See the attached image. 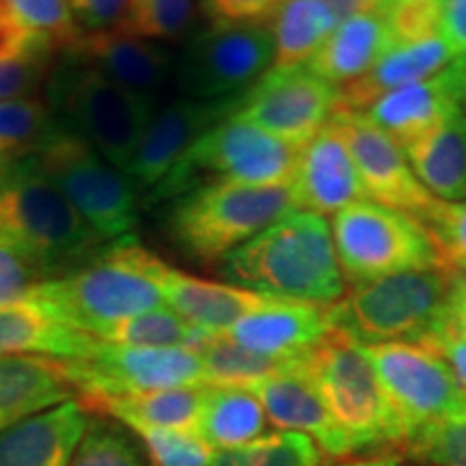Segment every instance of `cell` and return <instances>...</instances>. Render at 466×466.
Instances as JSON below:
<instances>
[{"label":"cell","mask_w":466,"mask_h":466,"mask_svg":"<svg viewBox=\"0 0 466 466\" xmlns=\"http://www.w3.org/2000/svg\"><path fill=\"white\" fill-rule=\"evenodd\" d=\"M220 275L272 299L335 305L346 294L329 220L307 209L289 212L227 255Z\"/></svg>","instance_id":"obj_1"},{"label":"cell","mask_w":466,"mask_h":466,"mask_svg":"<svg viewBox=\"0 0 466 466\" xmlns=\"http://www.w3.org/2000/svg\"><path fill=\"white\" fill-rule=\"evenodd\" d=\"M168 268L137 238H126L110 242L89 264L42 283L31 299L61 322L100 339L116 322L162 307Z\"/></svg>","instance_id":"obj_2"},{"label":"cell","mask_w":466,"mask_h":466,"mask_svg":"<svg viewBox=\"0 0 466 466\" xmlns=\"http://www.w3.org/2000/svg\"><path fill=\"white\" fill-rule=\"evenodd\" d=\"M0 242L28 255L48 281L89 264L110 244L33 156L0 168Z\"/></svg>","instance_id":"obj_3"},{"label":"cell","mask_w":466,"mask_h":466,"mask_svg":"<svg viewBox=\"0 0 466 466\" xmlns=\"http://www.w3.org/2000/svg\"><path fill=\"white\" fill-rule=\"evenodd\" d=\"M296 209L294 182L209 184L168 201L162 227L184 258L212 266Z\"/></svg>","instance_id":"obj_4"},{"label":"cell","mask_w":466,"mask_h":466,"mask_svg":"<svg viewBox=\"0 0 466 466\" xmlns=\"http://www.w3.org/2000/svg\"><path fill=\"white\" fill-rule=\"evenodd\" d=\"M56 121L126 173L158 100L138 96L58 50L44 89Z\"/></svg>","instance_id":"obj_5"},{"label":"cell","mask_w":466,"mask_h":466,"mask_svg":"<svg viewBox=\"0 0 466 466\" xmlns=\"http://www.w3.org/2000/svg\"><path fill=\"white\" fill-rule=\"evenodd\" d=\"M453 275L423 268L354 283L330 305V329L359 346L423 343L445 322Z\"/></svg>","instance_id":"obj_6"},{"label":"cell","mask_w":466,"mask_h":466,"mask_svg":"<svg viewBox=\"0 0 466 466\" xmlns=\"http://www.w3.org/2000/svg\"><path fill=\"white\" fill-rule=\"evenodd\" d=\"M299 371L313 384L354 453L401 445L408 434L359 343L330 329L299 357Z\"/></svg>","instance_id":"obj_7"},{"label":"cell","mask_w":466,"mask_h":466,"mask_svg":"<svg viewBox=\"0 0 466 466\" xmlns=\"http://www.w3.org/2000/svg\"><path fill=\"white\" fill-rule=\"evenodd\" d=\"M299 156L294 145L229 115L186 149L143 206L168 203L209 184H288L294 179Z\"/></svg>","instance_id":"obj_8"},{"label":"cell","mask_w":466,"mask_h":466,"mask_svg":"<svg viewBox=\"0 0 466 466\" xmlns=\"http://www.w3.org/2000/svg\"><path fill=\"white\" fill-rule=\"evenodd\" d=\"M31 156L104 240L134 238L141 201L137 186L121 168L58 121Z\"/></svg>","instance_id":"obj_9"},{"label":"cell","mask_w":466,"mask_h":466,"mask_svg":"<svg viewBox=\"0 0 466 466\" xmlns=\"http://www.w3.org/2000/svg\"><path fill=\"white\" fill-rule=\"evenodd\" d=\"M333 242L348 281L423 268H442L432 233L421 220L376 201H359L333 217Z\"/></svg>","instance_id":"obj_10"},{"label":"cell","mask_w":466,"mask_h":466,"mask_svg":"<svg viewBox=\"0 0 466 466\" xmlns=\"http://www.w3.org/2000/svg\"><path fill=\"white\" fill-rule=\"evenodd\" d=\"M275 39L270 26L209 25L175 56L173 80L182 97L236 102L272 67Z\"/></svg>","instance_id":"obj_11"},{"label":"cell","mask_w":466,"mask_h":466,"mask_svg":"<svg viewBox=\"0 0 466 466\" xmlns=\"http://www.w3.org/2000/svg\"><path fill=\"white\" fill-rule=\"evenodd\" d=\"M63 365L78 393L89 400L206 384L201 357L192 348L119 346L97 339L86 357Z\"/></svg>","instance_id":"obj_12"},{"label":"cell","mask_w":466,"mask_h":466,"mask_svg":"<svg viewBox=\"0 0 466 466\" xmlns=\"http://www.w3.org/2000/svg\"><path fill=\"white\" fill-rule=\"evenodd\" d=\"M360 350L374 367L408 439L423 425L466 410V393L434 350L421 343H378Z\"/></svg>","instance_id":"obj_13"},{"label":"cell","mask_w":466,"mask_h":466,"mask_svg":"<svg viewBox=\"0 0 466 466\" xmlns=\"http://www.w3.org/2000/svg\"><path fill=\"white\" fill-rule=\"evenodd\" d=\"M337 104V86L319 78L307 66L270 67L238 100L231 115L302 149L326 127Z\"/></svg>","instance_id":"obj_14"},{"label":"cell","mask_w":466,"mask_h":466,"mask_svg":"<svg viewBox=\"0 0 466 466\" xmlns=\"http://www.w3.org/2000/svg\"><path fill=\"white\" fill-rule=\"evenodd\" d=\"M330 124L339 130L352 154L367 199L410 214L423 225L432 218L441 201L423 188L404 149L382 127L357 110H335Z\"/></svg>","instance_id":"obj_15"},{"label":"cell","mask_w":466,"mask_h":466,"mask_svg":"<svg viewBox=\"0 0 466 466\" xmlns=\"http://www.w3.org/2000/svg\"><path fill=\"white\" fill-rule=\"evenodd\" d=\"M240 100V97H238ZM236 102H201L177 97L156 108L126 175L145 197L162 182L171 167L201 134L217 126L236 108Z\"/></svg>","instance_id":"obj_16"},{"label":"cell","mask_w":466,"mask_h":466,"mask_svg":"<svg viewBox=\"0 0 466 466\" xmlns=\"http://www.w3.org/2000/svg\"><path fill=\"white\" fill-rule=\"evenodd\" d=\"M458 113H466V56L451 58L441 72L389 93L365 110L400 147Z\"/></svg>","instance_id":"obj_17"},{"label":"cell","mask_w":466,"mask_h":466,"mask_svg":"<svg viewBox=\"0 0 466 466\" xmlns=\"http://www.w3.org/2000/svg\"><path fill=\"white\" fill-rule=\"evenodd\" d=\"M61 50L124 89L151 100H158L162 89L173 78L175 55L167 44L132 37L116 28L83 31Z\"/></svg>","instance_id":"obj_18"},{"label":"cell","mask_w":466,"mask_h":466,"mask_svg":"<svg viewBox=\"0 0 466 466\" xmlns=\"http://www.w3.org/2000/svg\"><path fill=\"white\" fill-rule=\"evenodd\" d=\"M291 182L299 208L319 217H335L352 203L367 201L352 154L330 121L300 149Z\"/></svg>","instance_id":"obj_19"},{"label":"cell","mask_w":466,"mask_h":466,"mask_svg":"<svg viewBox=\"0 0 466 466\" xmlns=\"http://www.w3.org/2000/svg\"><path fill=\"white\" fill-rule=\"evenodd\" d=\"M329 330L330 305L272 299L223 335L266 357L296 359L316 346Z\"/></svg>","instance_id":"obj_20"},{"label":"cell","mask_w":466,"mask_h":466,"mask_svg":"<svg viewBox=\"0 0 466 466\" xmlns=\"http://www.w3.org/2000/svg\"><path fill=\"white\" fill-rule=\"evenodd\" d=\"M248 391L264 406L268 421L281 430L305 434L333 458H348L354 450L333 421L313 384L299 370L250 384Z\"/></svg>","instance_id":"obj_21"},{"label":"cell","mask_w":466,"mask_h":466,"mask_svg":"<svg viewBox=\"0 0 466 466\" xmlns=\"http://www.w3.org/2000/svg\"><path fill=\"white\" fill-rule=\"evenodd\" d=\"M86 421L80 401L67 400L0 432V466H69Z\"/></svg>","instance_id":"obj_22"},{"label":"cell","mask_w":466,"mask_h":466,"mask_svg":"<svg viewBox=\"0 0 466 466\" xmlns=\"http://www.w3.org/2000/svg\"><path fill=\"white\" fill-rule=\"evenodd\" d=\"M451 58V50L442 42L441 35L393 44L391 50L384 52L370 72L337 89L339 93L337 110L365 113L371 104L389 93L441 72L442 67L450 66Z\"/></svg>","instance_id":"obj_23"},{"label":"cell","mask_w":466,"mask_h":466,"mask_svg":"<svg viewBox=\"0 0 466 466\" xmlns=\"http://www.w3.org/2000/svg\"><path fill=\"white\" fill-rule=\"evenodd\" d=\"M162 294L179 318L209 335L227 333L233 324L272 300V296L184 275L175 268H168L162 281Z\"/></svg>","instance_id":"obj_24"},{"label":"cell","mask_w":466,"mask_h":466,"mask_svg":"<svg viewBox=\"0 0 466 466\" xmlns=\"http://www.w3.org/2000/svg\"><path fill=\"white\" fill-rule=\"evenodd\" d=\"M393 44L387 14L378 5L341 20L307 67L339 89L370 72Z\"/></svg>","instance_id":"obj_25"},{"label":"cell","mask_w":466,"mask_h":466,"mask_svg":"<svg viewBox=\"0 0 466 466\" xmlns=\"http://www.w3.org/2000/svg\"><path fill=\"white\" fill-rule=\"evenodd\" d=\"M96 337L61 322L33 299L0 307V357L83 359L96 348Z\"/></svg>","instance_id":"obj_26"},{"label":"cell","mask_w":466,"mask_h":466,"mask_svg":"<svg viewBox=\"0 0 466 466\" xmlns=\"http://www.w3.org/2000/svg\"><path fill=\"white\" fill-rule=\"evenodd\" d=\"M78 389L63 360L0 357V432L25 419L74 400Z\"/></svg>","instance_id":"obj_27"},{"label":"cell","mask_w":466,"mask_h":466,"mask_svg":"<svg viewBox=\"0 0 466 466\" xmlns=\"http://www.w3.org/2000/svg\"><path fill=\"white\" fill-rule=\"evenodd\" d=\"M401 149L415 177L434 199H466V113L450 116Z\"/></svg>","instance_id":"obj_28"},{"label":"cell","mask_w":466,"mask_h":466,"mask_svg":"<svg viewBox=\"0 0 466 466\" xmlns=\"http://www.w3.org/2000/svg\"><path fill=\"white\" fill-rule=\"evenodd\" d=\"M208 395V384L199 387L162 389V391L115 395L91 400L110 417L130 430H173L197 434V425Z\"/></svg>","instance_id":"obj_29"},{"label":"cell","mask_w":466,"mask_h":466,"mask_svg":"<svg viewBox=\"0 0 466 466\" xmlns=\"http://www.w3.org/2000/svg\"><path fill=\"white\" fill-rule=\"evenodd\" d=\"M339 22L341 17L329 0H283L270 22L275 39L272 67L307 66Z\"/></svg>","instance_id":"obj_30"},{"label":"cell","mask_w":466,"mask_h":466,"mask_svg":"<svg viewBox=\"0 0 466 466\" xmlns=\"http://www.w3.org/2000/svg\"><path fill=\"white\" fill-rule=\"evenodd\" d=\"M268 417L261 401L244 387H209L197 425L212 450H238L264 436Z\"/></svg>","instance_id":"obj_31"},{"label":"cell","mask_w":466,"mask_h":466,"mask_svg":"<svg viewBox=\"0 0 466 466\" xmlns=\"http://www.w3.org/2000/svg\"><path fill=\"white\" fill-rule=\"evenodd\" d=\"M203 363V376L209 387H244L266 378L299 370L296 359H277L238 346L225 335H209L197 348Z\"/></svg>","instance_id":"obj_32"},{"label":"cell","mask_w":466,"mask_h":466,"mask_svg":"<svg viewBox=\"0 0 466 466\" xmlns=\"http://www.w3.org/2000/svg\"><path fill=\"white\" fill-rule=\"evenodd\" d=\"M55 124L56 116L44 93L0 102V168L35 154Z\"/></svg>","instance_id":"obj_33"},{"label":"cell","mask_w":466,"mask_h":466,"mask_svg":"<svg viewBox=\"0 0 466 466\" xmlns=\"http://www.w3.org/2000/svg\"><path fill=\"white\" fill-rule=\"evenodd\" d=\"M209 337V333L195 329L179 318L173 309H151L116 322L100 339L119 346L141 348H192L197 350Z\"/></svg>","instance_id":"obj_34"},{"label":"cell","mask_w":466,"mask_h":466,"mask_svg":"<svg viewBox=\"0 0 466 466\" xmlns=\"http://www.w3.org/2000/svg\"><path fill=\"white\" fill-rule=\"evenodd\" d=\"M69 466H156L137 432L119 421L89 417Z\"/></svg>","instance_id":"obj_35"},{"label":"cell","mask_w":466,"mask_h":466,"mask_svg":"<svg viewBox=\"0 0 466 466\" xmlns=\"http://www.w3.org/2000/svg\"><path fill=\"white\" fill-rule=\"evenodd\" d=\"M208 466H322V453L305 434L279 432L238 450L217 451Z\"/></svg>","instance_id":"obj_36"},{"label":"cell","mask_w":466,"mask_h":466,"mask_svg":"<svg viewBox=\"0 0 466 466\" xmlns=\"http://www.w3.org/2000/svg\"><path fill=\"white\" fill-rule=\"evenodd\" d=\"M199 0H130L113 28L132 37L167 44L188 31Z\"/></svg>","instance_id":"obj_37"},{"label":"cell","mask_w":466,"mask_h":466,"mask_svg":"<svg viewBox=\"0 0 466 466\" xmlns=\"http://www.w3.org/2000/svg\"><path fill=\"white\" fill-rule=\"evenodd\" d=\"M406 445L412 456L432 466H466V410L423 425Z\"/></svg>","instance_id":"obj_38"},{"label":"cell","mask_w":466,"mask_h":466,"mask_svg":"<svg viewBox=\"0 0 466 466\" xmlns=\"http://www.w3.org/2000/svg\"><path fill=\"white\" fill-rule=\"evenodd\" d=\"M3 3L28 28L52 39L58 50L72 44L83 33L76 22L69 0H3Z\"/></svg>","instance_id":"obj_39"},{"label":"cell","mask_w":466,"mask_h":466,"mask_svg":"<svg viewBox=\"0 0 466 466\" xmlns=\"http://www.w3.org/2000/svg\"><path fill=\"white\" fill-rule=\"evenodd\" d=\"M156 466H208L217 451L201 436L173 430H134Z\"/></svg>","instance_id":"obj_40"},{"label":"cell","mask_w":466,"mask_h":466,"mask_svg":"<svg viewBox=\"0 0 466 466\" xmlns=\"http://www.w3.org/2000/svg\"><path fill=\"white\" fill-rule=\"evenodd\" d=\"M56 52V48H48L14 61H0V102L42 96L55 67Z\"/></svg>","instance_id":"obj_41"},{"label":"cell","mask_w":466,"mask_h":466,"mask_svg":"<svg viewBox=\"0 0 466 466\" xmlns=\"http://www.w3.org/2000/svg\"><path fill=\"white\" fill-rule=\"evenodd\" d=\"M425 227L432 233L442 268L466 272V201H441Z\"/></svg>","instance_id":"obj_42"},{"label":"cell","mask_w":466,"mask_h":466,"mask_svg":"<svg viewBox=\"0 0 466 466\" xmlns=\"http://www.w3.org/2000/svg\"><path fill=\"white\" fill-rule=\"evenodd\" d=\"M395 44L439 35L441 0H382Z\"/></svg>","instance_id":"obj_43"},{"label":"cell","mask_w":466,"mask_h":466,"mask_svg":"<svg viewBox=\"0 0 466 466\" xmlns=\"http://www.w3.org/2000/svg\"><path fill=\"white\" fill-rule=\"evenodd\" d=\"M46 281L48 277L28 255L0 242V307L28 300Z\"/></svg>","instance_id":"obj_44"},{"label":"cell","mask_w":466,"mask_h":466,"mask_svg":"<svg viewBox=\"0 0 466 466\" xmlns=\"http://www.w3.org/2000/svg\"><path fill=\"white\" fill-rule=\"evenodd\" d=\"M283 0H199L209 25H261L270 26Z\"/></svg>","instance_id":"obj_45"},{"label":"cell","mask_w":466,"mask_h":466,"mask_svg":"<svg viewBox=\"0 0 466 466\" xmlns=\"http://www.w3.org/2000/svg\"><path fill=\"white\" fill-rule=\"evenodd\" d=\"M56 48L52 39L35 33L0 0V61L33 55V52ZM58 50V48H56Z\"/></svg>","instance_id":"obj_46"},{"label":"cell","mask_w":466,"mask_h":466,"mask_svg":"<svg viewBox=\"0 0 466 466\" xmlns=\"http://www.w3.org/2000/svg\"><path fill=\"white\" fill-rule=\"evenodd\" d=\"M421 346L434 350L450 365L451 374L456 376L458 384L466 393V333H460L453 326L442 322L441 329L430 335Z\"/></svg>","instance_id":"obj_47"},{"label":"cell","mask_w":466,"mask_h":466,"mask_svg":"<svg viewBox=\"0 0 466 466\" xmlns=\"http://www.w3.org/2000/svg\"><path fill=\"white\" fill-rule=\"evenodd\" d=\"M80 31H106L124 15L130 0H69Z\"/></svg>","instance_id":"obj_48"},{"label":"cell","mask_w":466,"mask_h":466,"mask_svg":"<svg viewBox=\"0 0 466 466\" xmlns=\"http://www.w3.org/2000/svg\"><path fill=\"white\" fill-rule=\"evenodd\" d=\"M439 35L453 58L466 56V0H441Z\"/></svg>","instance_id":"obj_49"},{"label":"cell","mask_w":466,"mask_h":466,"mask_svg":"<svg viewBox=\"0 0 466 466\" xmlns=\"http://www.w3.org/2000/svg\"><path fill=\"white\" fill-rule=\"evenodd\" d=\"M445 324L453 326L460 333H466V272L453 275Z\"/></svg>","instance_id":"obj_50"},{"label":"cell","mask_w":466,"mask_h":466,"mask_svg":"<svg viewBox=\"0 0 466 466\" xmlns=\"http://www.w3.org/2000/svg\"><path fill=\"white\" fill-rule=\"evenodd\" d=\"M335 466H400L398 458H374V460H365V462H354V464H335Z\"/></svg>","instance_id":"obj_51"},{"label":"cell","mask_w":466,"mask_h":466,"mask_svg":"<svg viewBox=\"0 0 466 466\" xmlns=\"http://www.w3.org/2000/svg\"><path fill=\"white\" fill-rule=\"evenodd\" d=\"M350 3L354 5V7H357L359 11H363V9H371V7H378V5L382 3V0H350Z\"/></svg>","instance_id":"obj_52"}]
</instances>
